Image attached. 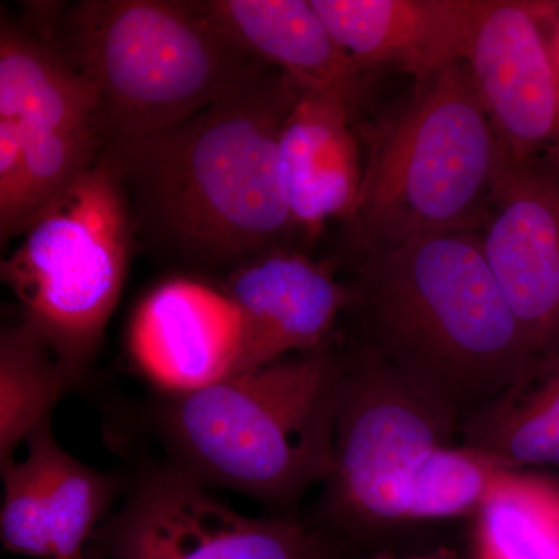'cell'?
<instances>
[{
	"mask_svg": "<svg viewBox=\"0 0 559 559\" xmlns=\"http://www.w3.org/2000/svg\"><path fill=\"white\" fill-rule=\"evenodd\" d=\"M301 87L260 64L226 97L171 130L109 143L135 242L229 274L300 235L283 194L278 142Z\"/></svg>",
	"mask_w": 559,
	"mask_h": 559,
	"instance_id": "6da1fadb",
	"label": "cell"
},
{
	"mask_svg": "<svg viewBox=\"0 0 559 559\" xmlns=\"http://www.w3.org/2000/svg\"><path fill=\"white\" fill-rule=\"evenodd\" d=\"M347 286L364 344L459 429L536 358L479 230L429 235L367 257L353 264Z\"/></svg>",
	"mask_w": 559,
	"mask_h": 559,
	"instance_id": "7a4b0ae2",
	"label": "cell"
},
{
	"mask_svg": "<svg viewBox=\"0 0 559 559\" xmlns=\"http://www.w3.org/2000/svg\"><path fill=\"white\" fill-rule=\"evenodd\" d=\"M358 134L369 151L342 229L349 263L429 235L481 230L502 148L465 61L414 83L388 119Z\"/></svg>",
	"mask_w": 559,
	"mask_h": 559,
	"instance_id": "3957f363",
	"label": "cell"
},
{
	"mask_svg": "<svg viewBox=\"0 0 559 559\" xmlns=\"http://www.w3.org/2000/svg\"><path fill=\"white\" fill-rule=\"evenodd\" d=\"M44 20L98 98L105 145L171 130L261 62L223 38L193 0H81Z\"/></svg>",
	"mask_w": 559,
	"mask_h": 559,
	"instance_id": "277c9868",
	"label": "cell"
},
{
	"mask_svg": "<svg viewBox=\"0 0 559 559\" xmlns=\"http://www.w3.org/2000/svg\"><path fill=\"white\" fill-rule=\"evenodd\" d=\"M342 371L326 345L173 396L164 425L180 469L267 500L326 481Z\"/></svg>",
	"mask_w": 559,
	"mask_h": 559,
	"instance_id": "5b68a950",
	"label": "cell"
},
{
	"mask_svg": "<svg viewBox=\"0 0 559 559\" xmlns=\"http://www.w3.org/2000/svg\"><path fill=\"white\" fill-rule=\"evenodd\" d=\"M0 274L21 320L51 349L70 384L100 347L134 246L127 190L108 146L33 216Z\"/></svg>",
	"mask_w": 559,
	"mask_h": 559,
	"instance_id": "8992f818",
	"label": "cell"
},
{
	"mask_svg": "<svg viewBox=\"0 0 559 559\" xmlns=\"http://www.w3.org/2000/svg\"><path fill=\"white\" fill-rule=\"evenodd\" d=\"M459 426L411 388L366 344L349 358L337 401L333 468L326 479L331 524L369 536L411 522L419 471Z\"/></svg>",
	"mask_w": 559,
	"mask_h": 559,
	"instance_id": "52a82bcc",
	"label": "cell"
},
{
	"mask_svg": "<svg viewBox=\"0 0 559 559\" xmlns=\"http://www.w3.org/2000/svg\"><path fill=\"white\" fill-rule=\"evenodd\" d=\"M90 551L97 559H330L318 533L238 513L180 468L143 477L123 509L95 530Z\"/></svg>",
	"mask_w": 559,
	"mask_h": 559,
	"instance_id": "ba28073f",
	"label": "cell"
},
{
	"mask_svg": "<svg viewBox=\"0 0 559 559\" xmlns=\"http://www.w3.org/2000/svg\"><path fill=\"white\" fill-rule=\"evenodd\" d=\"M480 238L536 358L559 352V162L502 151Z\"/></svg>",
	"mask_w": 559,
	"mask_h": 559,
	"instance_id": "9c48e42d",
	"label": "cell"
},
{
	"mask_svg": "<svg viewBox=\"0 0 559 559\" xmlns=\"http://www.w3.org/2000/svg\"><path fill=\"white\" fill-rule=\"evenodd\" d=\"M546 3L479 0L465 64L500 148L538 156L559 128V75L543 28Z\"/></svg>",
	"mask_w": 559,
	"mask_h": 559,
	"instance_id": "30bf717a",
	"label": "cell"
},
{
	"mask_svg": "<svg viewBox=\"0 0 559 559\" xmlns=\"http://www.w3.org/2000/svg\"><path fill=\"white\" fill-rule=\"evenodd\" d=\"M0 538L10 554L39 559L83 557L112 500L114 480L83 465L55 440L49 421L27 439L25 459L2 465Z\"/></svg>",
	"mask_w": 559,
	"mask_h": 559,
	"instance_id": "8fae6325",
	"label": "cell"
},
{
	"mask_svg": "<svg viewBox=\"0 0 559 559\" xmlns=\"http://www.w3.org/2000/svg\"><path fill=\"white\" fill-rule=\"evenodd\" d=\"M224 294L241 318L235 373L270 366L289 353L326 347L352 296L331 267L297 249H275L246 261L224 277Z\"/></svg>",
	"mask_w": 559,
	"mask_h": 559,
	"instance_id": "7c38bea8",
	"label": "cell"
},
{
	"mask_svg": "<svg viewBox=\"0 0 559 559\" xmlns=\"http://www.w3.org/2000/svg\"><path fill=\"white\" fill-rule=\"evenodd\" d=\"M241 336L240 312L223 290L176 278L140 304L130 347L143 373L178 395L234 374Z\"/></svg>",
	"mask_w": 559,
	"mask_h": 559,
	"instance_id": "4fadbf2b",
	"label": "cell"
},
{
	"mask_svg": "<svg viewBox=\"0 0 559 559\" xmlns=\"http://www.w3.org/2000/svg\"><path fill=\"white\" fill-rule=\"evenodd\" d=\"M364 72L432 79L465 61L479 0H311Z\"/></svg>",
	"mask_w": 559,
	"mask_h": 559,
	"instance_id": "5bb4252c",
	"label": "cell"
},
{
	"mask_svg": "<svg viewBox=\"0 0 559 559\" xmlns=\"http://www.w3.org/2000/svg\"><path fill=\"white\" fill-rule=\"evenodd\" d=\"M359 108L337 92H301L278 142L286 204L301 237L314 240L331 218L345 219L358 200Z\"/></svg>",
	"mask_w": 559,
	"mask_h": 559,
	"instance_id": "9a60e30c",
	"label": "cell"
},
{
	"mask_svg": "<svg viewBox=\"0 0 559 559\" xmlns=\"http://www.w3.org/2000/svg\"><path fill=\"white\" fill-rule=\"evenodd\" d=\"M223 38L261 64L285 72L304 92H337L360 109L369 73L320 20L311 0H193Z\"/></svg>",
	"mask_w": 559,
	"mask_h": 559,
	"instance_id": "2e32d148",
	"label": "cell"
},
{
	"mask_svg": "<svg viewBox=\"0 0 559 559\" xmlns=\"http://www.w3.org/2000/svg\"><path fill=\"white\" fill-rule=\"evenodd\" d=\"M0 119L13 120L22 140L98 134V98L51 38L44 17L0 24ZM105 140V139H103Z\"/></svg>",
	"mask_w": 559,
	"mask_h": 559,
	"instance_id": "e0dca14e",
	"label": "cell"
},
{
	"mask_svg": "<svg viewBox=\"0 0 559 559\" xmlns=\"http://www.w3.org/2000/svg\"><path fill=\"white\" fill-rule=\"evenodd\" d=\"M462 444L511 469H559V352L538 356L528 369L459 432Z\"/></svg>",
	"mask_w": 559,
	"mask_h": 559,
	"instance_id": "ac0fdd59",
	"label": "cell"
},
{
	"mask_svg": "<svg viewBox=\"0 0 559 559\" xmlns=\"http://www.w3.org/2000/svg\"><path fill=\"white\" fill-rule=\"evenodd\" d=\"M479 559H559V487L509 471L476 511Z\"/></svg>",
	"mask_w": 559,
	"mask_h": 559,
	"instance_id": "d6986e66",
	"label": "cell"
},
{
	"mask_svg": "<svg viewBox=\"0 0 559 559\" xmlns=\"http://www.w3.org/2000/svg\"><path fill=\"white\" fill-rule=\"evenodd\" d=\"M70 382L46 342L24 320L0 334V466L50 412Z\"/></svg>",
	"mask_w": 559,
	"mask_h": 559,
	"instance_id": "ffe728a7",
	"label": "cell"
},
{
	"mask_svg": "<svg viewBox=\"0 0 559 559\" xmlns=\"http://www.w3.org/2000/svg\"><path fill=\"white\" fill-rule=\"evenodd\" d=\"M509 471L498 459L466 444L439 448L415 480L411 522L476 514Z\"/></svg>",
	"mask_w": 559,
	"mask_h": 559,
	"instance_id": "44dd1931",
	"label": "cell"
},
{
	"mask_svg": "<svg viewBox=\"0 0 559 559\" xmlns=\"http://www.w3.org/2000/svg\"><path fill=\"white\" fill-rule=\"evenodd\" d=\"M33 213L27 165L20 127L0 119V241L21 237Z\"/></svg>",
	"mask_w": 559,
	"mask_h": 559,
	"instance_id": "7402d4cb",
	"label": "cell"
},
{
	"mask_svg": "<svg viewBox=\"0 0 559 559\" xmlns=\"http://www.w3.org/2000/svg\"><path fill=\"white\" fill-rule=\"evenodd\" d=\"M76 559H90L86 557V555H83V557L76 558Z\"/></svg>",
	"mask_w": 559,
	"mask_h": 559,
	"instance_id": "603a6c76",
	"label": "cell"
},
{
	"mask_svg": "<svg viewBox=\"0 0 559 559\" xmlns=\"http://www.w3.org/2000/svg\"><path fill=\"white\" fill-rule=\"evenodd\" d=\"M411 559H433V558H411Z\"/></svg>",
	"mask_w": 559,
	"mask_h": 559,
	"instance_id": "cb8c5ba5",
	"label": "cell"
}]
</instances>
